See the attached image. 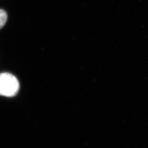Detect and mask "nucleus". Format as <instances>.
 Segmentation results:
<instances>
[{"instance_id":"obj_2","label":"nucleus","mask_w":148,"mask_h":148,"mask_svg":"<svg viewBox=\"0 0 148 148\" xmlns=\"http://www.w3.org/2000/svg\"><path fill=\"white\" fill-rule=\"evenodd\" d=\"M8 16L7 13L5 10L0 9V29H1L5 25L7 21Z\"/></svg>"},{"instance_id":"obj_1","label":"nucleus","mask_w":148,"mask_h":148,"mask_svg":"<svg viewBox=\"0 0 148 148\" xmlns=\"http://www.w3.org/2000/svg\"><path fill=\"white\" fill-rule=\"evenodd\" d=\"M20 85L16 76L8 73L0 74V95L7 97L16 96Z\"/></svg>"}]
</instances>
